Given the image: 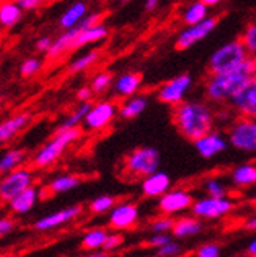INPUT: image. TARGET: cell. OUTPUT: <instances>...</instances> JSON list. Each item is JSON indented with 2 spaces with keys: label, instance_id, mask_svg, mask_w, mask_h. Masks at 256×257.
I'll return each mask as SVG.
<instances>
[{
  "label": "cell",
  "instance_id": "3957f363",
  "mask_svg": "<svg viewBox=\"0 0 256 257\" xmlns=\"http://www.w3.org/2000/svg\"><path fill=\"white\" fill-rule=\"evenodd\" d=\"M82 137V128L74 127V128H68V131H61V132H55L54 138L47 141V143L38 151L33 156V166L36 168H47L52 163H55L74 141H77Z\"/></svg>",
  "mask_w": 256,
  "mask_h": 257
},
{
  "label": "cell",
  "instance_id": "7dc6e473",
  "mask_svg": "<svg viewBox=\"0 0 256 257\" xmlns=\"http://www.w3.org/2000/svg\"><path fill=\"white\" fill-rule=\"evenodd\" d=\"M16 2L22 7V10L32 11V10H36V8H40L41 5H44L46 0H16Z\"/></svg>",
  "mask_w": 256,
  "mask_h": 257
},
{
  "label": "cell",
  "instance_id": "52a82bcc",
  "mask_svg": "<svg viewBox=\"0 0 256 257\" xmlns=\"http://www.w3.org/2000/svg\"><path fill=\"white\" fill-rule=\"evenodd\" d=\"M117 116H118L117 102H113L110 99H101L96 104H92V108H90L83 121V128L88 132H101L107 128Z\"/></svg>",
  "mask_w": 256,
  "mask_h": 257
},
{
  "label": "cell",
  "instance_id": "4dcf8cb0",
  "mask_svg": "<svg viewBox=\"0 0 256 257\" xmlns=\"http://www.w3.org/2000/svg\"><path fill=\"white\" fill-rule=\"evenodd\" d=\"M25 160V152L22 149H10L0 159V174H8L18 170L21 163Z\"/></svg>",
  "mask_w": 256,
  "mask_h": 257
},
{
  "label": "cell",
  "instance_id": "1f68e13d",
  "mask_svg": "<svg viewBox=\"0 0 256 257\" xmlns=\"http://www.w3.org/2000/svg\"><path fill=\"white\" fill-rule=\"evenodd\" d=\"M109 232L106 229L102 227H96V229H90L88 232L83 235L82 238V248L83 249H88V251H98V249H102L106 243V238H107Z\"/></svg>",
  "mask_w": 256,
  "mask_h": 257
},
{
  "label": "cell",
  "instance_id": "8992f818",
  "mask_svg": "<svg viewBox=\"0 0 256 257\" xmlns=\"http://www.w3.org/2000/svg\"><path fill=\"white\" fill-rule=\"evenodd\" d=\"M228 141L242 152H256V118L239 116L228 128Z\"/></svg>",
  "mask_w": 256,
  "mask_h": 257
},
{
  "label": "cell",
  "instance_id": "7402d4cb",
  "mask_svg": "<svg viewBox=\"0 0 256 257\" xmlns=\"http://www.w3.org/2000/svg\"><path fill=\"white\" fill-rule=\"evenodd\" d=\"M107 36H109V27H107L104 22H99V24L93 25V27L83 29L77 35V38L74 40L71 50H77V49L85 47V46H90V44L101 43V41H104Z\"/></svg>",
  "mask_w": 256,
  "mask_h": 257
},
{
  "label": "cell",
  "instance_id": "6f0895ef",
  "mask_svg": "<svg viewBox=\"0 0 256 257\" xmlns=\"http://www.w3.org/2000/svg\"><path fill=\"white\" fill-rule=\"evenodd\" d=\"M254 204H256V198H254Z\"/></svg>",
  "mask_w": 256,
  "mask_h": 257
},
{
  "label": "cell",
  "instance_id": "e0dca14e",
  "mask_svg": "<svg viewBox=\"0 0 256 257\" xmlns=\"http://www.w3.org/2000/svg\"><path fill=\"white\" fill-rule=\"evenodd\" d=\"M142 83H143L142 74L127 71V72L120 74L118 77H115L112 91L117 97L126 99V97H131V96L137 94L138 89L142 88Z\"/></svg>",
  "mask_w": 256,
  "mask_h": 257
},
{
  "label": "cell",
  "instance_id": "d6986e66",
  "mask_svg": "<svg viewBox=\"0 0 256 257\" xmlns=\"http://www.w3.org/2000/svg\"><path fill=\"white\" fill-rule=\"evenodd\" d=\"M83 30V27L80 24H77L75 27L72 29H68V30H63L61 35H58L55 40L52 41V46L50 49L46 52L47 58L50 60H57L60 57H63L66 52H71V47H72V43L74 40L77 38V35Z\"/></svg>",
  "mask_w": 256,
  "mask_h": 257
},
{
  "label": "cell",
  "instance_id": "816d5d0a",
  "mask_svg": "<svg viewBox=\"0 0 256 257\" xmlns=\"http://www.w3.org/2000/svg\"><path fill=\"white\" fill-rule=\"evenodd\" d=\"M247 252H248V255H256V238L250 241V245L247 248Z\"/></svg>",
  "mask_w": 256,
  "mask_h": 257
},
{
  "label": "cell",
  "instance_id": "484cf974",
  "mask_svg": "<svg viewBox=\"0 0 256 257\" xmlns=\"http://www.w3.org/2000/svg\"><path fill=\"white\" fill-rule=\"evenodd\" d=\"M36 201H38V190L32 185L10 201V209L11 212H15L18 215L29 213L33 209V205L36 204Z\"/></svg>",
  "mask_w": 256,
  "mask_h": 257
},
{
  "label": "cell",
  "instance_id": "7a4b0ae2",
  "mask_svg": "<svg viewBox=\"0 0 256 257\" xmlns=\"http://www.w3.org/2000/svg\"><path fill=\"white\" fill-rule=\"evenodd\" d=\"M256 75V63L250 55L236 69L220 74H209L204 82V96L212 104H226L237 89Z\"/></svg>",
  "mask_w": 256,
  "mask_h": 257
},
{
  "label": "cell",
  "instance_id": "44dd1931",
  "mask_svg": "<svg viewBox=\"0 0 256 257\" xmlns=\"http://www.w3.org/2000/svg\"><path fill=\"white\" fill-rule=\"evenodd\" d=\"M149 104V97L145 94H134L131 97H126L118 105V116L124 121H131L138 118Z\"/></svg>",
  "mask_w": 256,
  "mask_h": 257
},
{
  "label": "cell",
  "instance_id": "9c48e42d",
  "mask_svg": "<svg viewBox=\"0 0 256 257\" xmlns=\"http://www.w3.org/2000/svg\"><path fill=\"white\" fill-rule=\"evenodd\" d=\"M233 209H234V202L226 196L223 198L206 196L197 199L190 210L200 220H217V218L228 215Z\"/></svg>",
  "mask_w": 256,
  "mask_h": 257
},
{
  "label": "cell",
  "instance_id": "8fae6325",
  "mask_svg": "<svg viewBox=\"0 0 256 257\" xmlns=\"http://www.w3.org/2000/svg\"><path fill=\"white\" fill-rule=\"evenodd\" d=\"M228 104L239 116L256 118V75L237 89Z\"/></svg>",
  "mask_w": 256,
  "mask_h": 257
},
{
  "label": "cell",
  "instance_id": "681fc988",
  "mask_svg": "<svg viewBox=\"0 0 256 257\" xmlns=\"http://www.w3.org/2000/svg\"><path fill=\"white\" fill-rule=\"evenodd\" d=\"M160 0H146L145 2V10L146 11H152V10H156L157 5H159Z\"/></svg>",
  "mask_w": 256,
  "mask_h": 257
},
{
  "label": "cell",
  "instance_id": "7c38bea8",
  "mask_svg": "<svg viewBox=\"0 0 256 257\" xmlns=\"http://www.w3.org/2000/svg\"><path fill=\"white\" fill-rule=\"evenodd\" d=\"M33 184V174L27 168H18L0 179V199L11 201Z\"/></svg>",
  "mask_w": 256,
  "mask_h": 257
},
{
  "label": "cell",
  "instance_id": "60d3db41",
  "mask_svg": "<svg viewBox=\"0 0 256 257\" xmlns=\"http://www.w3.org/2000/svg\"><path fill=\"white\" fill-rule=\"evenodd\" d=\"M179 252H181V245L173 240L170 243H167V245L157 248L159 257H176V255H179Z\"/></svg>",
  "mask_w": 256,
  "mask_h": 257
},
{
  "label": "cell",
  "instance_id": "11a10c76",
  "mask_svg": "<svg viewBox=\"0 0 256 257\" xmlns=\"http://www.w3.org/2000/svg\"><path fill=\"white\" fill-rule=\"evenodd\" d=\"M251 57H253V60H254V63H256V54H253Z\"/></svg>",
  "mask_w": 256,
  "mask_h": 257
},
{
  "label": "cell",
  "instance_id": "ee69618b",
  "mask_svg": "<svg viewBox=\"0 0 256 257\" xmlns=\"http://www.w3.org/2000/svg\"><path fill=\"white\" fill-rule=\"evenodd\" d=\"M93 96H95V93H93L92 86H82L77 89V94H75L79 102H92Z\"/></svg>",
  "mask_w": 256,
  "mask_h": 257
},
{
  "label": "cell",
  "instance_id": "6da1fadb",
  "mask_svg": "<svg viewBox=\"0 0 256 257\" xmlns=\"http://www.w3.org/2000/svg\"><path fill=\"white\" fill-rule=\"evenodd\" d=\"M172 119L176 125V131L186 140L195 141L214 128L215 113L206 102L184 100L173 107Z\"/></svg>",
  "mask_w": 256,
  "mask_h": 257
},
{
  "label": "cell",
  "instance_id": "ab89813d",
  "mask_svg": "<svg viewBox=\"0 0 256 257\" xmlns=\"http://www.w3.org/2000/svg\"><path fill=\"white\" fill-rule=\"evenodd\" d=\"M195 257H220V246L215 243H206L197 249Z\"/></svg>",
  "mask_w": 256,
  "mask_h": 257
},
{
  "label": "cell",
  "instance_id": "d590c367",
  "mask_svg": "<svg viewBox=\"0 0 256 257\" xmlns=\"http://www.w3.org/2000/svg\"><path fill=\"white\" fill-rule=\"evenodd\" d=\"M239 40L242 41V44L245 46L247 52L250 55L256 54V21L245 25V29H244V32H242Z\"/></svg>",
  "mask_w": 256,
  "mask_h": 257
},
{
  "label": "cell",
  "instance_id": "603a6c76",
  "mask_svg": "<svg viewBox=\"0 0 256 257\" xmlns=\"http://www.w3.org/2000/svg\"><path fill=\"white\" fill-rule=\"evenodd\" d=\"M87 15H88V7H87V4L83 2V0H77V2H74L71 7H68L65 11H63V15L58 19V25H60L63 30L72 29Z\"/></svg>",
  "mask_w": 256,
  "mask_h": 257
},
{
  "label": "cell",
  "instance_id": "f546056e",
  "mask_svg": "<svg viewBox=\"0 0 256 257\" xmlns=\"http://www.w3.org/2000/svg\"><path fill=\"white\" fill-rule=\"evenodd\" d=\"M209 16V7L206 4H203L201 0H197V2L190 4L184 13H183V22L186 25H194L198 24L201 21H204Z\"/></svg>",
  "mask_w": 256,
  "mask_h": 257
},
{
  "label": "cell",
  "instance_id": "9f6ffc18",
  "mask_svg": "<svg viewBox=\"0 0 256 257\" xmlns=\"http://www.w3.org/2000/svg\"><path fill=\"white\" fill-rule=\"evenodd\" d=\"M250 257H256V255H250Z\"/></svg>",
  "mask_w": 256,
  "mask_h": 257
},
{
  "label": "cell",
  "instance_id": "277c9868",
  "mask_svg": "<svg viewBox=\"0 0 256 257\" xmlns=\"http://www.w3.org/2000/svg\"><path fill=\"white\" fill-rule=\"evenodd\" d=\"M250 54L247 52L245 46L239 40H233L225 43L219 49H215L208 61V72L209 74H220L236 69L239 64L244 63Z\"/></svg>",
  "mask_w": 256,
  "mask_h": 257
},
{
  "label": "cell",
  "instance_id": "ffe728a7",
  "mask_svg": "<svg viewBox=\"0 0 256 257\" xmlns=\"http://www.w3.org/2000/svg\"><path fill=\"white\" fill-rule=\"evenodd\" d=\"M30 121H32V113L22 111L0 122V145L11 141L19 132H22L24 128L29 125Z\"/></svg>",
  "mask_w": 256,
  "mask_h": 257
},
{
  "label": "cell",
  "instance_id": "5bb4252c",
  "mask_svg": "<svg viewBox=\"0 0 256 257\" xmlns=\"http://www.w3.org/2000/svg\"><path fill=\"white\" fill-rule=\"evenodd\" d=\"M138 218H140V212L137 204L131 201L120 202L109 213V226L113 227L115 230L131 229L138 223Z\"/></svg>",
  "mask_w": 256,
  "mask_h": 257
},
{
  "label": "cell",
  "instance_id": "e575fe53",
  "mask_svg": "<svg viewBox=\"0 0 256 257\" xmlns=\"http://www.w3.org/2000/svg\"><path fill=\"white\" fill-rule=\"evenodd\" d=\"M115 205H117V199H115L113 196L102 195V196H98V198H95L92 202H90V212L101 215V213L110 212Z\"/></svg>",
  "mask_w": 256,
  "mask_h": 257
},
{
  "label": "cell",
  "instance_id": "5b68a950",
  "mask_svg": "<svg viewBox=\"0 0 256 257\" xmlns=\"http://www.w3.org/2000/svg\"><path fill=\"white\" fill-rule=\"evenodd\" d=\"M159 165H160L159 151L151 146H142L134 149L124 159L123 168L126 174H129L132 179H137L156 173L159 170Z\"/></svg>",
  "mask_w": 256,
  "mask_h": 257
},
{
  "label": "cell",
  "instance_id": "74e56055",
  "mask_svg": "<svg viewBox=\"0 0 256 257\" xmlns=\"http://www.w3.org/2000/svg\"><path fill=\"white\" fill-rule=\"evenodd\" d=\"M204 190H206L208 196H214V198L226 196V187L219 179H208V181L204 182Z\"/></svg>",
  "mask_w": 256,
  "mask_h": 257
},
{
  "label": "cell",
  "instance_id": "8d00e7d4",
  "mask_svg": "<svg viewBox=\"0 0 256 257\" xmlns=\"http://www.w3.org/2000/svg\"><path fill=\"white\" fill-rule=\"evenodd\" d=\"M173 226H175V220L172 218V215H163V213H162V216L154 218V220H152L151 224H149L152 234H167V232H172Z\"/></svg>",
  "mask_w": 256,
  "mask_h": 257
},
{
  "label": "cell",
  "instance_id": "4316f807",
  "mask_svg": "<svg viewBox=\"0 0 256 257\" xmlns=\"http://www.w3.org/2000/svg\"><path fill=\"white\" fill-rule=\"evenodd\" d=\"M231 182L240 188L256 185V165L244 163V165L236 166L231 171Z\"/></svg>",
  "mask_w": 256,
  "mask_h": 257
},
{
  "label": "cell",
  "instance_id": "db71d44e",
  "mask_svg": "<svg viewBox=\"0 0 256 257\" xmlns=\"http://www.w3.org/2000/svg\"><path fill=\"white\" fill-rule=\"evenodd\" d=\"M127 2H131V0H121V4H127Z\"/></svg>",
  "mask_w": 256,
  "mask_h": 257
},
{
  "label": "cell",
  "instance_id": "f5cc1de1",
  "mask_svg": "<svg viewBox=\"0 0 256 257\" xmlns=\"http://www.w3.org/2000/svg\"><path fill=\"white\" fill-rule=\"evenodd\" d=\"M203 4H206L208 7H217L219 4H222L223 0H201Z\"/></svg>",
  "mask_w": 256,
  "mask_h": 257
},
{
  "label": "cell",
  "instance_id": "cb8c5ba5",
  "mask_svg": "<svg viewBox=\"0 0 256 257\" xmlns=\"http://www.w3.org/2000/svg\"><path fill=\"white\" fill-rule=\"evenodd\" d=\"M24 10L16 0H5L0 4V27L8 30L22 19Z\"/></svg>",
  "mask_w": 256,
  "mask_h": 257
},
{
  "label": "cell",
  "instance_id": "836d02e7",
  "mask_svg": "<svg viewBox=\"0 0 256 257\" xmlns=\"http://www.w3.org/2000/svg\"><path fill=\"white\" fill-rule=\"evenodd\" d=\"M113 80H115V77L109 71H101V72L95 74L90 86H92L95 94H104L109 91V89H112Z\"/></svg>",
  "mask_w": 256,
  "mask_h": 257
},
{
  "label": "cell",
  "instance_id": "bcb514c9",
  "mask_svg": "<svg viewBox=\"0 0 256 257\" xmlns=\"http://www.w3.org/2000/svg\"><path fill=\"white\" fill-rule=\"evenodd\" d=\"M52 38H49V36H41L40 40H36V44H35V47H36V50L38 52H47V50L50 49V46H52Z\"/></svg>",
  "mask_w": 256,
  "mask_h": 257
},
{
  "label": "cell",
  "instance_id": "f907efd6",
  "mask_svg": "<svg viewBox=\"0 0 256 257\" xmlns=\"http://www.w3.org/2000/svg\"><path fill=\"white\" fill-rule=\"evenodd\" d=\"M85 257H109V254H107V251H92Z\"/></svg>",
  "mask_w": 256,
  "mask_h": 257
},
{
  "label": "cell",
  "instance_id": "b9f144b4",
  "mask_svg": "<svg viewBox=\"0 0 256 257\" xmlns=\"http://www.w3.org/2000/svg\"><path fill=\"white\" fill-rule=\"evenodd\" d=\"M123 235L121 234H109L107 238H106V243H104V246H102V249L104 251H113V249H117L123 245Z\"/></svg>",
  "mask_w": 256,
  "mask_h": 257
},
{
  "label": "cell",
  "instance_id": "f1b7e54d",
  "mask_svg": "<svg viewBox=\"0 0 256 257\" xmlns=\"http://www.w3.org/2000/svg\"><path fill=\"white\" fill-rule=\"evenodd\" d=\"M80 182H82L80 177L74 176V174H61L49 182L47 190L50 193H54V195H60V193H66V191L77 188L80 185Z\"/></svg>",
  "mask_w": 256,
  "mask_h": 257
},
{
  "label": "cell",
  "instance_id": "7bdbcfd3",
  "mask_svg": "<svg viewBox=\"0 0 256 257\" xmlns=\"http://www.w3.org/2000/svg\"><path fill=\"white\" fill-rule=\"evenodd\" d=\"M172 241V235L170 234H152V237L148 240V245L151 248H160L163 245Z\"/></svg>",
  "mask_w": 256,
  "mask_h": 257
},
{
  "label": "cell",
  "instance_id": "ac0fdd59",
  "mask_svg": "<svg viewBox=\"0 0 256 257\" xmlns=\"http://www.w3.org/2000/svg\"><path fill=\"white\" fill-rule=\"evenodd\" d=\"M172 187V179L165 171H156L142 181V193L146 198H160Z\"/></svg>",
  "mask_w": 256,
  "mask_h": 257
},
{
  "label": "cell",
  "instance_id": "d4e9b609",
  "mask_svg": "<svg viewBox=\"0 0 256 257\" xmlns=\"http://www.w3.org/2000/svg\"><path fill=\"white\" fill-rule=\"evenodd\" d=\"M203 230V223L200 221V218L194 216H183L175 220V226L172 229V234L176 238H187L198 235Z\"/></svg>",
  "mask_w": 256,
  "mask_h": 257
},
{
  "label": "cell",
  "instance_id": "ba28073f",
  "mask_svg": "<svg viewBox=\"0 0 256 257\" xmlns=\"http://www.w3.org/2000/svg\"><path fill=\"white\" fill-rule=\"evenodd\" d=\"M192 85H194V79H192L190 74H179L157 88L156 97L163 105L176 107L186 100Z\"/></svg>",
  "mask_w": 256,
  "mask_h": 257
},
{
  "label": "cell",
  "instance_id": "c3c4849f",
  "mask_svg": "<svg viewBox=\"0 0 256 257\" xmlns=\"http://www.w3.org/2000/svg\"><path fill=\"white\" fill-rule=\"evenodd\" d=\"M244 229L250 230V232H256V215L247 218L245 223H244Z\"/></svg>",
  "mask_w": 256,
  "mask_h": 257
},
{
  "label": "cell",
  "instance_id": "d6a6232c",
  "mask_svg": "<svg viewBox=\"0 0 256 257\" xmlns=\"http://www.w3.org/2000/svg\"><path fill=\"white\" fill-rule=\"evenodd\" d=\"M101 55H102L101 50H96L95 49V50H90V52L77 57L75 60L71 61V64H69V72L77 74V72H83V71L90 69V68L95 66V64L99 61Z\"/></svg>",
  "mask_w": 256,
  "mask_h": 257
},
{
  "label": "cell",
  "instance_id": "30bf717a",
  "mask_svg": "<svg viewBox=\"0 0 256 257\" xmlns=\"http://www.w3.org/2000/svg\"><path fill=\"white\" fill-rule=\"evenodd\" d=\"M219 18L217 16H208L204 21L194 24V25H187V27L178 35L176 38V49L178 50H186L192 46H195L197 43L203 41L204 38L209 36L219 25Z\"/></svg>",
  "mask_w": 256,
  "mask_h": 257
},
{
  "label": "cell",
  "instance_id": "9a60e30c",
  "mask_svg": "<svg viewBox=\"0 0 256 257\" xmlns=\"http://www.w3.org/2000/svg\"><path fill=\"white\" fill-rule=\"evenodd\" d=\"M228 145H229L228 137H225L219 131H214V128L206 135H203L194 141V146H195L197 152L203 159H212L215 156H219V154H222L228 149Z\"/></svg>",
  "mask_w": 256,
  "mask_h": 257
},
{
  "label": "cell",
  "instance_id": "83f0119b",
  "mask_svg": "<svg viewBox=\"0 0 256 257\" xmlns=\"http://www.w3.org/2000/svg\"><path fill=\"white\" fill-rule=\"evenodd\" d=\"M90 108H92V102H79V104L75 105V108L60 122L57 132L68 131V128H74V127H79L80 124H83Z\"/></svg>",
  "mask_w": 256,
  "mask_h": 257
},
{
  "label": "cell",
  "instance_id": "f35d334b",
  "mask_svg": "<svg viewBox=\"0 0 256 257\" xmlns=\"http://www.w3.org/2000/svg\"><path fill=\"white\" fill-rule=\"evenodd\" d=\"M41 66H43L41 60H38V58H35V57H30V58H27V60H24V61H22V64H21V74H22L24 77H32V75H35L36 72H40Z\"/></svg>",
  "mask_w": 256,
  "mask_h": 257
},
{
  "label": "cell",
  "instance_id": "2e32d148",
  "mask_svg": "<svg viewBox=\"0 0 256 257\" xmlns=\"http://www.w3.org/2000/svg\"><path fill=\"white\" fill-rule=\"evenodd\" d=\"M80 213H82V205H71V207L61 209L58 212L49 213V215L40 218V220L33 224V227L36 230H40V232H44V230H50V229H55V227L66 224V223H71Z\"/></svg>",
  "mask_w": 256,
  "mask_h": 257
},
{
  "label": "cell",
  "instance_id": "4fadbf2b",
  "mask_svg": "<svg viewBox=\"0 0 256 257\" xmlns=\"http://www.w3.org/2000/svg\"><path fill=\"white\" fill-rule=\"evenodd\" d=\"M194 196L184 188H175L168 190L165 195H162L157 201V207L159 212L163 215H175V213H181L184 210L192 209L194 205Z\"/></svg>",
  "mask_w": 256,
  "mask_h": 257
},
{
  "label": "cell",
  "instance_id": "f6af8a7d",
  "mask_svg": "<svg viewBox=\"0 0 256 257\" xmlns=\"http://www.w3.org/2000/svg\"><path fill=\"white\" fill-rule=\"evenodd\" d=\"M15 229V221L11 218H0V237L8 235Z\"/></svg>",
  "mask_w": 256,
  "mask_h": 257
}]
</instances>
